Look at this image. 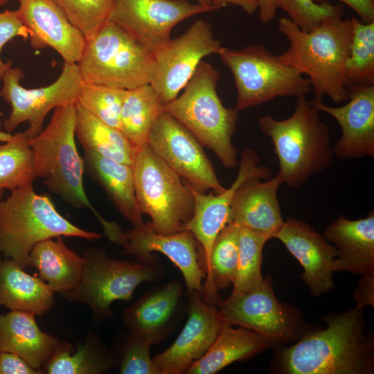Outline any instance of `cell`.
I'll list each match as a JSON object with an SVG mask.
<instances>
[{"label": "cell", "instance_id": "cell-17", "mask_svg": "<svg viewBox=\"0 0 374 374\" xmlns=\"http://www.w3.org/2000/svg\"><path fill=\"white\" fill-rule=\"evenodd\" d=\"M259 161V157L253 150L245 149L241 154L236 179L229 188L218 194L200 193L193 189L194 213L183 230L190 231L195 238L206 272L217 235L227 224L231 222V205L236 189L249 178L256 177L268 179L271 177L268 168L258 166Z\"/></svg>", "mask_w": 374, "mask_h": 374}, {"label": "cell", "instance_id": "cell-9", "mask_svg": "<svg viewBox=\"0 0 374 374\" xmlns=\"http://www.w3.org/2000/svg\"><path fill=\"white\" fill-rule=\"evenodd\" d=\"M132 167L136 199L142 213L150 217L152 229L166 235L182 231L195 210L190 184L148 144L137 152Z\"/></svg>", "mask_w": 374, "mask_h": 374}, {"label": "cell", "instance_id": "cell-39", "mask_svg": "<svg viewBox=\"0 0 374 374\" xmlns=\"http://www.w3.org/2000/svg\"><path fill=\"white\" fill-rule=\"evenodd\" d=\"M86 39L108 19L114 0H52Z\"/></svg>", "mask_w": 374, "mask_h": 374}, {"label": "cell", "instance_id": "cell-27", "mask_svg": "<svg viewBox=\"0 0 374 374\" xmlns=\"http://www.w3.org/2000/svg\"><path fill=\"white\" fill-rule=\"evenodd\" d=\"M55 292L40 277L11 258L0 262V305L41 317L53 306Z\"/></svg>", "mask_w": 374, "mask_h": 374}, {"label": "cell", "instance_id": "cell-8", "mask_svg": "<svg viewBox=\"0 0 374 374\" xmlns=\"http://www.w3.org/2000/svg\"><path fill=\"white\" fill-rule=\"evenodd\" d=\"M82 256L84 266L79 283L62 295L87 305L97 321L113 316L114 301H130L141 283L156 282L165 271L157 260L143 262L114 259L100 247L89 248Z\"/></svg>", "mask_w": 374, "mask_h": 374}, {"label": "cell", "instance_id": "cell-24", "mask_svg": "<svg viewBox=\"0 0 374 374\" xmlns=\"http://www.w3.org/2000/svg\"><path fill=\"white\" fill-rule=\"evenodd\" d=\"M324 238L335 244L337 256L332 270L362 276L374 275V212L359 220L339 215L325 230Z\"/></svg>", "mask_w": 374, "mask_h": 374}, {"label": "cell", "instance_id": "cell-19", "mask_svg": "<svg viewBox=\"0 0 374 374\" xmlns=\"http://www.w3.org/2000/svg\"><path fill=\"white\" fill-rule=\"evenodd\" d=\"M347 103L330 107L321 98L310 104L319 112L334 118L341 130L340 139L333 147L334 155L344 159L374 157V85L350 88Z\"/></svg>", "mask_w": 374, "mask_h": 374}, {"label": "cell", "instance_id": "cell-22", "mask_svg": "<svg viewBox=\"0 0 374 374\" xmlns=\"http://www.w3.org/2000/svg\"><path fill=\"white\" fill-rule=\"evenodd\" d=\"M303 268L302 278L314 296L334 288L332 265L337 256L335 246L305 222L288 217L275 238Z\"/></svg>", "mask_w": 374, "mask_h": 374}, {"label": "cell", "instance_id": "cell-49", "mask_svg": "<svg viewBox=\"0 0 374 374\" xmlns=\"http://www.w3.org/2000/svg\"><path fill=\"white\" fill-rule=\"evenodd\" d=\"M11 0H0V6L5 5Z\"/></svg>", "mask_w": 374, "mask_h": 374}, {"label": "cell", "instance_id": "cell-42", "mask_svg": "<svg viewBox=\"0 0 374 374\" xmlns=\"http://www.w3.org/2000/svg\"><path fill=\"white\" fill-rule=\"evenodd\" d=\"M42 371L33 368L19 355L0 352V374H41Z\"/></svg>", "mask_w": 374, "mask_h": 374}, {"label": "cell", "instance_id": "cell-7", "mask_svg": "<svg viewBox=\"0 0 374 374\" xmlns=\"http://www.w3.org/2000/svg\"><path fill=\"white\" fill-rule=\"evenodd\" d=\"M77 64L83 82L126 90L150 84L157 68L155 54L109 19L86 39Z\"/></svg>", "mask_w": 374, "mask_h": 374}, {"label": "cell", "instance_id": "cell-29", "mask_svg": "<svg viewBox=\"0 0 374 374\" xmlns=\"http://www.w3.org/2000/svg\"><path fill=\"white\" fill-rule=\"evenodd\" d=\"M84 260L65 244L62 236L48 238L34 245L29 265L55 292L61 294L72 290L80 281Z\"/></svg>", "mask_w": 374, "mask_h": 374}, {"label": "cell", "instance_id": "cell-46", "mask_svg": "<svg viewBox=\"0 0 374 374\" xmlns=\"http://www.w3.org/2000/svg\"><path fill=\"white\" fill-rule=\"evenodd\" d=\"M259 8V19L267 24L274 20L279 8L276 0H258Z\"/></svg>", "mask_w": 374, "mask_h": 374}, {"label": "cell", "instance_id": "cell-31", "mask_svg": "<svg viewBox=\"0 0 374 374\" xmlns=\"http://www.w3.org/2000/svg\"><path fill=\"white\" fill-rule=\"evenodd\" d=\"M75 134L83 149L133 166L137 151L121 131L75 103Z\"/></svg>", "mask_w": 374, "mask_h": 374}, {"label": "cell", "instance_id": "cell-5", "mask_svg": "<svg viewBox=\"0 0 374 374\" xmlns=\"http://www.w3.org/2000/svg\"><path fill=\"white\" fill-rule=\"evenodd\" d=\"M220 77L216 69L202 60L183 93L164 104L163 112L176 118L203 146L212 150L224 166L233 168L237 164L232 138L238 112L223 105L216 90Z\"/></svg>", "mask_w": 374, "mask_h": 374}, {"label": "cell", "instance_id": "cell-23", "mask_svg": "<svg viewBox=\"0 0 374 374\" xmlns=\"http://www.w3.org/2000/svg\"><path fill=\"white\" fill-rule=\"evenodd\" d=\"M283 183L280 172L265 181L256 177L245 180L234 193L231 222L240 228L274 238L285 222L277 196Z\"/></svg>", "mask_w": 374, "mask_h": 374}, {"label": "cell", "instance_id": "cell-18", "mask_svg": "<svg viewBox=\"0 0 374 374\" xmlns=\"http://www.w3.org/2000/svg\"><path fill=\"white\" fill-rule=\"evenodd\" d=\"M121 245L125 253L135 256L139 262L156 260L153 252L165 255L180 270L187 290L202 294L206 273L199 244L190 231L182 230L172 234H161L148 222L125 232Z\"/></svg>", "mask_w": 374, "mask_h": 374}, {"label": "cell", "instance_id": "cell-16", "mask_svg": "<svg viewBox=\"0 0 374 374\" xmlns=\"http://www.w3.org/2000/svg\"><path fill=\"white\" fill-rule=\"evenodd\" d=\"M188 318L172 345L152 357L160 374H183L208 350L224 322L217 306L186 290Z\"/></svg>", "mask_w": 374, "mask_h": 374}, {"label": "cell", "instance_id": "cell-10", "mask_svg": "<svg viewBox=\"0 0 374 374\" xmlns=\"http://www.w3.org/2000/svg\"><path fill=\"white\" fill-rule=\"evenodd\" d=\"M218 55L234 78L237 112L277 97L298 98L312 91L308 78L283 64L263 45L253 44L242 50L223 46Z\"/></svg>", "mask_w": 374, "mask_h": 374}, {"label": "cell", "instance_id": "cell-20", "mask_svg": "<svg viewBox=\"0 0 374 374\" xmlns=\"http://www.w3.org/2000/svg\"><path fill=\"white\" fill-rule=\"evenodd\" d=\"M17 14L29 33L35 49L50 47L64 64H77L86 39L52 0H17Z\"/></svg>", "mask_w": 374, "mask_h": 374}, {"label": "cell", "instance_id": "cell-41", "mask_svg": "<svg viewBox=\"0 0 374 374\" xmlns=\"http://www.w3.org/2000/svg\"><path fill=\"white\" fill-rule=\"evenodd\" d=\"M21 37L26 39L29 33L20 19L17 10H6L0 12V82L6 71L12 66L11 60L3 62L1 53L4 45L12 39Z\"/></svg>", "mask_w": 374, "mask_h": 374}, {"label": "cell", "instance_id": "cell-3", "mask_svg": "<svg viewBox=\"0 0 374 374\" xmlns=\"http://www.w3.org/2000/svg\"><path fill=\"white\" fill-rule=\"evenodd\" d=\"M258 123L273 143L279 172L288 188L303 186L313 175L330 165L334 152L329 128L305 96L297 98L289 118L277 120L265 115L259 118Z\"/></svg>", "mask_w": 374, "mask_h": 374}, {"label": "cell", "instance_id": "cell-21", "mask_svg": "<svg viewBox=\"0 0 374 374\" xmlns=\"http://www.w3.org/2000/svg\"><path fill=\"white\" fill-rule=\"evenodd\" d=\"M184 294L179 280L152 287L125 308L123 323L134 335L157 344L175 330L184 310Z\"/></svg>", "mask_w": 374, "mask_h": 374}, {"label": "cell", "instance_id": "cell-14", "mask_svg": "<svg viewBox=\"0 0 374 374\" xmlns=\"http://www.w3.org/2000/svg\"><path fill=\"white\" fill-rule=\"evenodd\" d=\"M210 11L188 0H114L108 19L155 54L171 39L172 29L177 24Z\"/></svg>", "mask_w": 374, "mask_h": 374}, {"label": "cell", "instance_id": "cell-44", "mask_svg": "<svg viewBox=\"0 0 374 374\" xmlns=\"http://www.w3.org/2000/svg\"><path fill=\"white\" fill-rule=\"evenodd\" d=\"M317 3H321L327 0H312ZM352 8L364 23L374 21L373 0H339Z\"/></svg>", "mask_w": 374, "mask_h": 374}, {"label": "cell", "instance_id": "cell-2", "mask_svg": "<svg viewBox=\"0 0 374 374\" xmlns=\"http://www.w3.org/2000/svg\"><path fill=\"white\" fill-rule=\"evenodd\" d=\"M327 328L282 349L279 366L288 374H366L373 368V341L364 332L362 310L326 319Z\"/></svg>", "mask_w": 374, "mask_h": 374}, {"label": "cell", "instance_id": "cell-50", "mask_svg": "<svg viewBox=\"0 0 374 374\" xmlns=\"http://www.w3.org/2000/svg\"><path fill=\"white\" fill-rule=\"evenodd\" d=\"M1 260H2V259H1V254H0V262L1 261Z\"/></svg>", "mask_w": 374, "mask_h": 374}, {"label": "cell", "instance_id": "cell-32", "mask_svg": "<svg viewBox=\"0 0 374 374\" xmlns=\"http://www.w3.org/2000/svg\"><path fill=\"white\" fill-rule=\"evenodd\" d=\"M163 105L150 84L127 90L120 114L119 130L137 152L148 145Z\"/></svg>", "mask_w": 374, "mask_h": 374}, {"label": "cell", "instance_id": "cell-37", "mask_svg": "<svg viewBox=\"0 0 374 374\" xmlns=\"http://www.w3.org/2000/svg\"><path fill=\"white\" fill-rule=\"evenodd\" d=\"M127 93L126 89L83 82L77 103L102 121L119 129Z\"/></svg>", "mask_w": 374, "mask_h": 374}, {"label": "cell", "instance_id": "cell-48", "mask_svg": "<svg viewBox=\"0 0 374 374\" xmlns=\"http://www.w3.org/2000/svg\"><path fill=\"white\" fill-rule=\"evenodd\" d=\"M12 136V134L6 132L0 131V142L4 143L11 139Z\"/></svg>", "mask_w": 374, "mask_h": 374}, {"label": "cell", "instance_id": "cell-30", "mask_svg": "<svg viewBox=\"0 0 374 374\" xmlns=\"http://www.w3.org/2000/svg\"><path fill=\"white\" fill-rule=\"evenodd\" d=\"M113 367V351L98 333L89 331L75 351L69 343L43 365L42 371L48 374H102Z\"/></svg>", "mask_w": 374, "mask_h": 374}, {"label": "cell", "instance_id": "cell-12", "mask_svg": "<svg viewBox=\"0 0 374 374\" xmlns=\"http://www.w3.org/2000/svg\"><path fill=\"white\" fill-rule=\"evenodd\" d=\"M148 145L174 171L200 193L226 190L195 136L170 114L163 112L148 138Z\"/></svg>", "mask_w": 374, "mask_h": 374}, {"label": "cell", "instance_id": "cell-33", "mask_svg": "<svg viewBox=\"0 0 374 374\" xmlns=\"http://www.w3.org/2000/svg\"><path fill=\"white\" fill-rule=\"evenodd\" d=\"M239 233L240 227L231 222L214 241L201 294L209 305L217 306L222 301L218 291L233 283L238 262Z\"/></svg>", "mask_w": 374, "mask_h": 374}, {"label": "cell", "instance_id": "cell-34", "mask_svg": "<svg viewBox=\"0 0 374 374\" xmlns=\"http://www.w3.org/2000/svg\"><path fill=\"white\" fill-rule=\"evenodd\" d=\"M30 138L25 132L12 134L0 145V199L10 191L36 179Z\"/></svg>", "mask_w": 374, "mask_h": 374}, {"label": "cell", "instance_id": "cell-4", "mask_svg": "<svg viewBox=\"0 0 374 374\" xmlns=\"http://www.w3.org/2000/svg\"><path fill=\"white\" fill-rule=\"evenodd\" d=\"M59 236L94 240L103 235L84 230L64 217L48 195L34 190L33 183L10 190L0 199V254L5 258L25 269L35 244Z\"/></svg>", "mask_w": 374, "mask_h": 374}, {"label": "cell", "instance_id": "cell-1", "mask_svg": "<svg viewBox=\"0 0 374 374\" xmlns=\"http://www.w3.org/2000/svg\"><path fill=\"white\" fill-rule=\"evenodd\" d=\"M341 17H326L310 31L301 30L287 17L278 20V28L289 40L290 47L278 57L308 77L314 99L327 95L341 103L349 98L346 64L352 23Z\"/></svg>", "mask_w": 374, "mask_h": 374}, {"label": "cell", "instance_id": "cell-11", "mask_svg": "<svg viewBox=\"0 0 374 374\" xmlns=\"http://www.w3.org/2000/svg\"><path fill=\"white\" fill-rule=\"evenodd\" d=\"M24 78L21 69L12 66L3 77L0 96L11 106L3 128L12 134L20 124L28 122L25 132L31 139L42 131L44 119L52 109L77 103L83 81L77 64H64L57 80L46 87L24 88L20 84Z\"/></svg>", "mask_w": 374, "mask_h": 374}, {"label": "cell", "instance_id": "cell-40", "mask_svg": "<svg viewBox=\"0 0 374 374\" xmlns=\"http://www.w3.org/2000/svg\"><path fill=\"white\" fill-rule=\"evenodd\" d=\"M289 19L301 30L310 31L323 19L329 17H342V4L332 5L328 1L317 3L312 0H276Z\"/></svg>", "mask_w": 374, "mask_h": 374}, {"label": "cell", "instance_id": "cell-47", "mask_svg": "<svg viewBox=\"0 0 374 374\" xmlns=\"http://www.w3.org/2000/svg\"><path fill=\"white\" fill-rule=\"evenodd\" d=\"M198 4L208 8L211 10V11L215 10L213 7V0H197Z\"/></svg>", "mask_w": 374, "mask_h": 374}, {"label": "cell", "instance_id": "cell-38", "mask_svg": "<svg viewBox=\"0 0 374 374\" xmlns=\"http://www.w3.org/2000/svg\"><path fill=\"white\" fill-rule=\"evenodd\" d=\"M151 346L130 331L121 335L112 350L115 367L121 374H160L150 357Z\"/></svg>", "mask_w": 374, "mask_h": 374}, {"label": "cell", "instance_id": "cell-26", "mask_svg": "<svg viewBox=\"0 0 374 374\" xmlns=\"http://www.w3.org/2000/svg\"><path fill=\"white\" fill-rule=\"evenodd\" d=\"M84 171L105 192L118 212L134 227L144 224L134 186L133 167L84 150Z\"/></svg>", "mask_w": 374, "mask_h": 374}, {"label": "cell", "instance_id": "cell-36", "mask_svg": "<svg viewBox=\"0 0 374 374\" xmlns=\"http://www.w3.org/2000/svg\"><path fill=\"white\" fill-rule=\"evenodd\" d=\"M269 240L265 235L240 228L238 268L231 293L247 292L262 283V250Z\"/></svg>", "mask_w": 374, "mask_h": 374}, {"label": "cell", "instance_id": "cell-45", "mask_svg": "<svg viewBox=\"0 0 374 374\" xmlns=\"http://www.w3.org/2000/svg\"><path fill=\"white\" fill-rule=\"evenodd\" d=\"M229 4L240 7L249 15H253L258 8V0H213L215 10Z\"/></svg>", "mask_w": 374, "mask_h": 374}, {"label": "cell", "instance_id": "cell-25", "mask_svg": "<svg viewBox=\"0 0 374 374\" xmlns=\"http://www.w3.org/2000/svg\"><path fill=\"white\" fill-rule=\"evenodd\" d=\"M68 344L42 331L32 313L10 310L0 314V352L16 354L36 370L42 371Z\"/></svg>", "mask_w": 374, "mask_h": 374}, {"label": "cell", "instance_id": "cell-43", "mask_svg": "<svg viewBox=\"0 0 374 374\" xmlns=\"http://www.w3.org/2000/svg\"><path fill=\"white\" fill-rule=\"evenodd\" d=\"M374 275L362 276L359 287L354 293L357 300V306L363 310L366 305L373 306V284Z\"/></svg>", "mask_w": 374, "mask_h": 374}, {"label": "cell", "instance_id": "cell-35", "mask_svg": "<svg viewBox=\"0 0 374 374\" xmlns=\"http://www.w3.org/2000/svg\"><path fill=\"white\" fill-rule=\"evenodd\" d=\"M351 23L352 39L346 64L348 83L350 87L374 85V21L364 23L353 17Z\"/></svg>", "mask_w": 374, "mask_h": 374}, {"label": "cell", "instance_id": "cell-15", "mask_svg": "<svg viewBox=\"0 0 374 374\" xmlns=\"http://www.w3.org/2000/svg\"><path fill=\"white\" fill-rule=\"evenodd\" d=\"M217 306L226 322L252 330L271 344L292 340L298 328L294 313L276 298L269 278L249 292L231 293Z\"/></svg>", "mask_w": 374, "mask_h": 374}, {"label": "cell", "instance_id": "cell-13", "mask_svg": "<svg viewBox=\"0 0 374 374\" xmlns=\"http://www.w3.org/2000/svg\"><path fill=\"white\" fill-rule=\"evenodd\" d=\"M222 48L207 21H195L183 35L170 39L155 53L156 73L150 85L164 104L173 100L202 59L218 55Z\"/></svg>", "mask_w": 374, "mask_h": 374}, {"label": "cell", "instance_id": "cell-6", "mask_svg": "<svg viewBox=\"0 0 374 374\" xmlns=\"http://www.w3.org/2000/svg\"><path fill=\"white\" fill-rule=\"evenodd\" d=\"M75 127V103L58 107L47 127L29 139L35 177L43 179L48 190L68 204L91 210L104 229L110 222L93 207L84 190V164L77 150Z\"/></svg>", "mask_w": 374, "mask_h": 374}, {"label": "cell", "instance_id": "cell-28", "mask_svg": "<svg viewBox=\"0 0 374 374\" xmlns=\"http://www.w3.org/2000/svg\"><path fill=\"white\" fill-rule=\"evenodd\" d=\"M271 345L260 334L223 323L215 340L206 353L188 369L186 374H214L231 364L248 359Z\"/></svg>", "mask_w": 374, "mask_h": 374}]
</instances>
